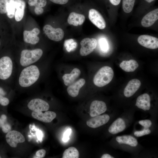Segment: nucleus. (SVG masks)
<instances>
[{"label": "nucleus", "mask_w": 158, "mask_h": 158, "mask_svg": "<svg viewBox=\"0 0 158 158\" xmlns=\"http://www.w3.org/2000/svg\"><path fill=\"white\" fill-rule=\"evenodd\" d=\"M40 75V71L37 65L33 64L24 67L18 77V85L23 88L31 87L37 83Z\"/></svg>", "instance_id": "1"}, {"label": "nucleus", "mask_w": 158, "mask_h": 158, "mask_svg": "<svg viewBox=\"0 0 158 158\" xmlns=\"http://www.w3.org/2000/svg\"><path fill=\"white\" fill-rule=\"evenodd\" d=\"M43 54V51L40 48L23 49L20 53L19 64L23 68L33 64L41 58Z\"/></svg>", "instance_id": "2"}, {"label": "nucleus", "mask_w": 158, "mask_h": 158, "mask_svg": "<svg viewBox=\"0 0 158 158\" xmlns=\"http://www.w3.org/2000/svg\"><path fill=\"white\" fill-rule=\"evenodd\" d=\"M114 75L112 69L108 66H104L97 71L93 78L94 84L101 87L109 84L112 80Z\"/></svg>", "instance_id": "3"}, {"label": "nucleus", "mask_w": 158, "mask_h": 158, "mask_svg": "<svg viewBox=\"0 0 158 158\" xmlns=\"http://www.w3.org/2000/svg\"><path fill=\"white\" fill-rule=\"evenodd\" d=\"M13 69V62L10 57L5 56L0 58V80L4 81L10 79Z\"/></svg>", "instance_id": "4"}, {"label": "nucleus", "mask_w": 158, "mask_h": 158, "mask_svg": "<svg viewBox=\"0 0 158 158\" xmlns=\"http://www.w3.org/2000/svg\"><path fill=\"white\" fill-rule=\"evenodd\" d=\"M97 44L96 40L94 38H86L82 40L80 50V55L83 56H87L92 53L96 48Z\"/></svg>", "instance_id": "5"}, {"label": "nucleus", "mask_w": 158, "mask_h": 158, "mask_svg": "<svg viewBox=\"0 0 158 158\" xmlns=\"http://www.w3.org/2000/svg\"><path fill=\"white\" fill-rule=\"evenodd\" d=\"M43 30L50 39L54 41H60L64 36V32L62 29L55 28L49 25H45L43 27Z\"/></svg>", "instance_id": "6"}, {"label": "nucleus", "mask_w": 158, "mask_h": 158, "mask_svg": "<svg viewBox=\"0 0 158 158\" xmlns=\"http://www.w3.org/2000/svg\"><path fill=\"white\" fill-rule=\"evenodd\" d=\"M138 41L141 46L146 48L155 49L158 48V39L148 35H142L139 36Z\"/></svg>", "instance_id": "7"}, {"label": "nucleus", "mask_w": 158, "mask_h": 158, "mask_svg": "<svg viewBox=\"0 0 158 158\" xmlns=\"http://www.w3.org/2000/svg\"><path fill=\"white\" fill-rule=\"evenodd\" d=\"M7 143L12 147H16L19 143H22L25 141V138L20 132L16 130L10 131L6 136Z\"/></svg>", "instance_id": "8"}, {"label": "nucleus", "mask_w": 158, "mask_h": 158, "mask_svg": "<svg viewBox=\"0 0 158 158\" xmlns=\"http://www.w3.org/2000/svg\"><path fill=\"white\" fill-rule=\"evenodd\" d=\"M88 17L92 23L100 29L105 28L106 26L104 19L97 10L91 9L89 11Z\"/></svg>", "instance_id": "9"}, {"label": "nucleus", "mask_w": 158, "mask_h": 158, "mask_svg": "<svg viewBox=\"0 0 158 158\" xmlns=\"http://www.w3.org/2000/svg\"><path fill=\"white\" fill-rule=\"evenodd\" d=\"M27 106L30 109L35 112L47 111L49 108V105L47 102L40 98L32 99Z\"/></svg>", "instance_id": "10"}, {"label": "nucleus", "mask_w": 158, "mask_h": 158, "mask_svg": "<svg viewBox=\"0 0 158 158\" xmlns=\"http://www.w3.org/2000/svg\"><path fill=\"white\" fill-rule=\"evenodd\" d=\"M110 119L107 114L99 115L92 117L86 122L87 125L92 128H96L107 123Z\"/></svg>", "instance_id": "11"}, {"label": "nucleus", "mask_w": 158, "mask_h": 158, "mask_svg": "<svg viewBox=\"0 0 158 158\" xmlns=\"http://www.w3.org/2000/svg\"><path fill=\"white\" fill-rule=\"evenodd\" d=\"M107 110L106 103L104 102L95 100L92 101L90 107V115L91 117L100 115Z\"/></svg>", "instance_id": "12"}, {"label": "nucleus", "mask_w": 158, "mask_h": 158, "mask_svg": "<svg viewBox=\"0 0 158 158\" xmlns=\"http://www.w3.org/2000/svg\"><path fill=\"white\" fill-rule=\"evenodd\" d=\"M40 33V30L36 28L31 31H24L23 36L24 42L32 44H37L40 40L39 38L37 36Z\"/></svg>", "instance_id": "13"}, {"label": "nucleus", "mask_w": 158, "mask_h": 158, "mask_svg": "<svg viewBox=\"0 0 158 158\" xmlns=\"http://www.w3.org/2000/svg\"><path fill=\"white\" fill-rule=\"evenodd\" d=\"M140 81L137 79H134L129 81L124 91V95L127 97L132 96L140 86Z\"/></svg>", "instance_id": "14"}, {"label": "nucleus", "mask_w": 158, "mask_h": 158, "mask_svg": "<svg viewBox=\"0 0 158 158\" xmlns=\"http://www.w3.org/2000/svg\"><path fill=\"white\" fill-rule=\"evenodd\" d=\"M32 116L33 118L42 122L49 123L56 118V115L55 112L52 111H46L44 113L42 111H33Z\"/></svg>", "instance_id": "15"}, {"label": "nucleus", "mask_w": 158, "mask_h": 158, "mask_svg": "<svg viewBox=\"0 0 158 158\" xmlns=\"http://www.w3.org/2000/svg\"><path fill=\"white\" fill-rule=\"evenodd\" d=\"M158 19V9L156 8L146 14L142 18L141 24L145 27L153 25Z\"/></svg>", "instance_id": "16"}, {"label": "nucleus", "mask_w": 158, "mask_h": 158, "mask_svg": "<svg viewBox=\"0 0 158 158\" xmlns=\"http://www.w3.org/2000/svg\"><path fill=\"white\" fill-rule=\"evenodd\" d=\"M150 98L147 93H144L139 96L137 99L135 105L140 109L146 111L150 108Z\"/></svg>", "instance_id": "17"}, {"label": "nucleus", "mask_w": 158, "mask_h": 158, "mask_svg": "<svg viewBox=\"0 0 158 158\" xmlns=\"http://www.w3.org/2000/svg\"><path fill=\"white\" fill-rule=\"evenodd\" d=\"M85 83V80L83 78H81L69 85L67 90L69 95L73 97L77 96L80 90L84 86Z\"/></svg>", "instance_id": "18"}, {"label": "nucleus", "mask_w": 158, "mask_h": 158, "mask_svg": "<svg viewBox=\"0 0 158 158\" xmlns=\"http://www.w3.org/2000/svg\"><path fill=\"white\" fill-rule=\"evenodd\" d=\"M126 128L124 120L119 118L115 120L110 126L108 129L109 132L112 134H116L124 130Z\"/></svg>", "instance_id": "19"}, {"label": "nucleus", "mask_w": 158, "mask_h": 158, "mask_svg": "<svg viewBox=\"0 0 158 158\" xmlns=\"http://www.w3.org/2000/svg\"><path fill=\"white\" fill-rule=\"evenodd\" d=\"M81 73L80 70L77 68H74L70 73L64 74L62 76L64 84L69 86L75 82Z\"/></svg>", "instance_id": "20"}, {"label": "nucleus", "mask_w": 158, "mask_h": 158, "mask_svg": "<svg viewBox=\"0 0 158 158\" xmlns=\"http://www.w3.org/2000/svg\"><path fill=\"white\" fill-rule=\"evenodd\" d=\"M85 20V17L84 15L72 12L70 14L67 21L69 24L77 26L82 25Z\"/></svg>", "instance_id": "21"}, {"label": "nucleus", "mask_w": 158, "mask_h": 158, "mask_svg": "<svg viewBox=\"0 0 158 158\" xmlns=\"http://www.w3.org/2000/svg\"><path fill=\"white\" fill-rule=\"evenodd\" d=\"M16 10L15 14V18L17 21L22 20L24 16L25 3L23 0H15Z\"/></svg>", "instance_id": "22"}, {"label": "nucleus", "mask_w": 158, "mask_h": 158, "mask_svg": "<svg viewBox=\"0 0 158 158\" xmlns=\"http://www.w3.org/2000/svg\"><path fill=\"white\" fill-rule=\"evenodd\" d=\"M116 141L119 144H125L132 147H135L138 145L137 139L130 135L118 136L116 138Z\"/></svg>", "instance_id": "23"}, {"label": "nucleus", "mask_w": 158, "mask_h": 158, "mask_svg": "<svg viewBox=\"0 0 158 158\" xmlns=\"http://www.w3.org/2000/svg\"><path fill=\"white\" fill-rule=\"evenodd\" d=\"M120 67L126 72L134 71L138 67L139 64L137 61L134 59L129 61H123L120 64Z\"/></svg>", "instance_id": "24"}, {"label": "nucleus", "mask_w": 158, "mask_h": 158, "mask_svg": "<svg viewBox=\"0 0 158 158\" xmlns=\"http://www.w3.org/2000/svg\"><path fill=\"white\" fill-rule=\"evenodd\" d=\"M79 156V152L77 149L71 147H69L64 151L62 158H78Z\"/></svg>", "instance_id": "25"}, {"label": "nucleus", "mask_w": 158, "mask_h": 158, "mask_svg": "<svg viewBox=\"0 0 158 158\" xmlns=\"http://www.w3.org/2000/svg\"><path fill=\"white\" fill-rule=\"evenodd\" d=\"M6 1L7 14L9 18H12L14 16L15 12V0H6Z\"/></svg>", "instance_id": "26"}, {"label": "nucleus", "mask_w": 158, "mask_h": 158, "mask_svg": "<svg viewBox=\"0 0 158 158\" xmlns=\"http://www.w3.org/2000/svg\"><path fill=\"white\" fill-rule=\"evenodd\" d=\"M135 0H123L122 8L126 13H129L132 10Z\"/></svg>", "instance_id": "27"}, {"label": "nucleus", "mask_w": 158, "mask_h": 158, "mask_svg": "<svg viewBox=\"0 0 158 158\" xmlns=\"http://www.w3.org/2000/svg\"><path fill=\"white\" fill-rule=\"evenodd\" d=\"M150 130L148 128H144L142 130L140 131H135L134 133V135L137 137H141L145 135H147L150 134L151 133Z\"/></svg>", "instance_id": "28"}, {"label": "nucleus", "mask_w": 158, "mask_h": 158, "mask_svg": "<svg viewBox=\"0 0 158 158\" xmlns=\"http://www.w3.org/2000/svg\"><path fill=\"white\" fill-rule=\"evenodd\" d=\"M99 44L100 47L104 51H107L108 49L107 42L104 38H102L100 40Z\"/></svg>", "instance_id": "29"}, {"label": "nucleus", "mask_w": 158, "mask_h": 158, "mask_svg": "<svg viewBox=\"0 0 158 158\" xmlns=\"http://www.w3.org/2000/svg\"><path fill=\"white\" fill-rule=\"evenodd\" d=\"M138 123L145 129L149 128L152 125L151 121L147 119L140 120L138 122Z\"/></svg>", "instance_id": "30"}, {"label": "nucleus", "mask_w": 158, "mask_h": 158, "mask_svg": "<svg viewBox=\"0 0 158 158\" xmlns=\"http://www.w3.org/2000/svg\"><path fill=\"white\" fill-rule=\"evenodd\" d=\"M6 0H0V13L5 14L6 13Z\"/></svg>", "instance_id": "31"}, {"label": "nucleus", "mask_w": 158, "mask_h": 158, "mask_svg": "<svg viewBox=\"0 0 158 158\" xmlns=\"http://www.w3.org/2000/svg\"><path fill=\"white\" fill-rule=\"evenodd\" d=\"M47 3L46 0H36L33 6L35 7L42 8L46 5Z\"/></svg>", "instance_id": "32"}, {"label": "nucleus", "mask_w": 158, "mask_h": 158, "mask_svg": "<svg viewBox=\"0 0 158 158\" xmlns=\"http://www.w3.org/2000/svg\"><path fill=\"white\" fill-rule=\"evenodd\" d=\"M71 128H68L64 132L62 139L63 141L64 142H66L69 139V136L71 132Z\"/></svg>", "instance_id": "33"}, {"label": "nucleus", "mask_w": 158, "mask_h": 158, "mask_svg": "<svg viewBox=\"0 0 158 158\" xmlns=\"http://www.w3.org/2000/svg\"><path fill=\"white\" fill-rule=\"evenodd\" d=\"M45 150L42 149L37 151L36 153V155L37 158H42L44 157L46 154Z\"/></svg>", "instance_id": "34"}, {"label": "nucleus", "mask_w": 158, "mask_h": 158, "mask_svg": "<svg viewBox=\"0 0 158 158\" xmlns=\"http://www.w3.org/2000/svg\"><path fill=\"white\" fill-rule=\"evenodd\" d=\"M1 127L2 131L4 133H7L11 130V126L8 124H4Z\"/></svg>", "instance_id": "35"}, {"label": "nucleus", "mask_w": 158, "mask_h": 158, "mask_svg": "<svg viewBox=\"0 0 158 158\" xmlns=\"http://www.w3.org/2000/svg\"><path fill=\"white\" fill-rule=\"evenodd\" d=\"M9 103V99L7 97H4L0 101V104L3 106H6Z\"/></svg>", "instance_id": "36"}, {"label": "nucleus", "mask_w": 158, "mask_h": 158, "mask_svg": "<svg viewBox=\"0 0 158 158\" xmlns=\"http://www.w3.org/2000/svg\"><path fill=\"white\" fill-rule=\"evenodd\" d=\"M51 2L58 4H63L67 3L68 0H49Z\"/></svg>", "instance_id": "37"}, {"label": "nucleus", "mask_w": 158, "mask_h": 158, "mask_svg": "<svg viewBox=\"0 0 158 158\" xmlns=\"http://www.w3.org/2000/svg\"><path fill=\"white\" fill-rule=\"evenodd\" d=\"M34 11L37 15H40L43 12L44 10L42 8L36 7H35Z\"/></svg>", "instance_id": "38"}, {"label": "nucleus", "mask_w": 158, "mask_h": 158, "mask_svg": "<svg viewBox=\"0 0 158 158\" xmlns=\"http://www.w3.org/2000/svg\"><path fill=\"white\" fill-rule=\"evenodd\" d=\"M111 4L114 6H117L120 3L121 0H109Z\"/></svg>", "instance_id": "39"}, {"label": "nucleus", "mask_w": 158, "mask_h": 158, "mask_svg": "<svg viewBox=\"0 0 158 158\" xmlns=\"http://www.w3.org/2000/svg\"><path fill=\"white\" fill-rule=\"evenodd\" d=\"M6 92L4 88L1 86H0V95L4 96L6 95Z\"/></svg>", "instance_id": "40"}, {"label": "nucleus", "mask_w": 158, "mask_h": 158, "mask_svg": "<svg viewBox=\"0 0 158 158\" xmlns=\"http://www.w3.org/2000/svg\"><path fill=\"white\" fill-rule=\"evenodd\" d=\"M101 158H114V157L108 154H105L102 155Z\"/></svg>", "instance_id": "41"}, {"label": "nucleus", "mask_w": 158, "mask_h": 158, "mask_svg": "<svg viewBox=\"0 0 158 158\" xmlns=\"http://www.w3.org/2000/svg\"><path fill=\"white\" fill-rule=\"evenodd\" d=\"M37 137L39 140H41L42 137V132L40 130H39L37 132Z\"/></svg>", "instance_id": "42"}, {"label": "nucleus", "mask_w": 158, "mask_h": 158, "mask_svg": "<svg viewBox=\"0 0 158 158\" xmlns=\"http://www.w3.org/2000/svg\"><path fill=\"white\" fill-rule=\"evenodd\" d=\"M6 118L7 117L5 115L3 114L1 116V119L5 122H6Z\"/></svg>", "instance_id": "43"}, {"label": "nucleus", "mask_w": 158, "mask_h": 158, "mask_svg": "<svg viewBox=\"0 0 158 158\" xmlns=\"http://www.w3.org/2000/svg\"><path fill=\"white\" fill-rule=\"evenodd\" d=\"M5 122L3 121L0 118V126L2 127V126L4 124V123Z\"/></svg>", "instance_id": "44"}, {"label": "nucleus", "mask_w": 158, "mask_h": 158, "mask_svg": "<svg viewBox=\"0 0 158 158\" xmlns=\"http://www.w3.org/2000/svg\"><path fill=\"white\" fill-rule=\"evenodd\" d=\"M146 1L149 3H150L155 0H145Z\"/></svg>", "instance_id": "45"}, {"label": "nucleus", "mask_w": 158, "mask_h": 158, "mask_svg": "<svg viewBox=\"0 0 158 158\" xmlns=\"http://www.w3.org/2000/svg\"><path fill=\"white\" fill-rule=\"evenodd\" d=\"M4 97V96H3L2 95H0V101L1 100L2 98H3Z\"/></svg>", "instance_id": "46"}, {"label": "nucleus", "mask_w": 158, "mask_h": 158, "mask_svg": "<svg viewBox=\"0 0 158 158\" xmlns=\"http://www.w3.org/2000/svg\"><path fill=\"white\" fill-rule=\"evenodd\" d=\"M1 45V42H0V46Z\"/></svg>", "instance_id": "47"}, {"label": "nucleus", "mask_w": 158, "mask_h": 158, "mask_svg": "<svg viewBox=\"0 0 158 158\" xmlns=\"http://www.w3.org/2000/svg\"><path fill=\"white\" fill-rule=\"evenodd\" d=\"M1 156H0V158H1Z\"/></svg>", "instance_id": "48"}]
</instances>
